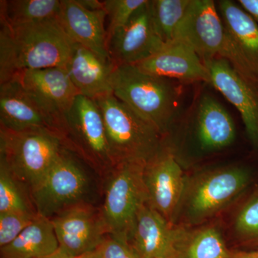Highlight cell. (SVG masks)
Listing matches in <instances>:
<instances>
[{
  "label": "cell",
  "mask_w": 258,
  "mask_h": 258,
  "mask_svg": "<svg viewBox=\"0 0 258 258\" xmlns=\"http://www.w3.org/2000/svg\"><path fill=\"white\" fill-rule=\"evenodd\" d=\"M0 23V83L24 71L67 69L74 42L57 18L15 26Z\"/></svg>",
  "instance_id": "1"
},
{
  "label": "cell",
  "mask_w": 258,
  "mask_h": 258,
  "mask_svg": "<svg viewBox=\"0 0 258 258\" xmlns=\"http://www.w3.org/2000/svg\"><path fill=\"white\" fill-rule=\"evenodd\" d=\"M77 156L63 149L30 198L37 215L51 219L68 209L94 204L96 193H101V181Z\"/></svg>",
  "instance_id": "2"
},
{
  "label": "cell",
  "mask_w": 258,
  "mask_h": 258,
  "mask_svg": "<svg viewBox=\"0 0 258 258\" xmlns=\"http://www.w3.org/2000/svg\"><path fill=\"white\" fill-rule=\"evenodd\" d=\"M113 94L164 137L175 117L178 93L169 79L146 74L134 64L115 66Z\"/></svg>",
  "instance_id": "3"
},
{
  "label": "cell",
  "mask_w": 258,
  "mask_h": 258,
  "mask_svg": "<svg viewBox=\"0 0 258 258\" xmlns=\"http://www.w3.org/2000/svg\"><path fill=\"white\" fill-rule=\"evenodd\" d=\"M249 171L240 166L208 169L186 178L178 217L187 225L210 220L235 202L250 183Z\"/></svg>",
  "instance_id": "4"
},
{
  "label": "cell",
  "mask_w": 258,
  "mask_h": 258,
  "mask_svg": "<svg viewBox=\"0 0 258 258\" xmlns=\"http://www.w3.org/2000/svg\"><path fill=\"white\" fill-rule=\"evenodd\" d=\"M93 101L103 116L115 164L125 161L147 163L164 145V137L159 131L113 93L98 97Z\"/></svg>",
  "instance_id": "5"
},
{
  "label": "cell",
  "mask_w": 258,
  "mask_h": 258,
  "mask_svg": "<svg viewBox=\"0 0 258 258\" xmlns=\"http://www.w3.org/2000/svg\"><path fill=\"white\" fill-rule=\"evenodd\" d=\"M175 39L189 44L203 61L225 59L245 77L258 82V74L234 43L212 0H191Z\"/></svg>",
  "instance_id": "6"
},
{
  "label": "cell",
  "mask_w": 258,
  "mask_h": 258,
  "mask_svg": "<svg viewBox=\"0 0 258 258\" xmlns=\"http://www.w3.org/2000/svg\"><path fill=\"white\" fill-rule=\"evenodd\" d=\"M60 137L64 149L77 156L101 181L116 165L103 116L93 100L82 95L76 97L61 121Z\"/></svg>",
  "instance_id": "7"
},
{
  "label": "cell",
  "mask_w": 258,
  "mask_h": 258,
  "mask_svg": "<svg viewBox=\"0 0 258 258\" xmlns=\"http://www.w3.org/2000/svg\"><path fill=\"white\" fill-rule=\"evenodd\" d=\"M63 149L60 137L47 131L18 132L0 127V163L30 195L47 175Z\"/></svg>",
  "instance_id": "8"
},
{
  "label": "cell",
  "mask_w": 258,
  "mask_h": 258,
  "mask_svg": "<svg viewBox=\"0 0 258 258\" xmlns=\"http://www.w3.org/2000/svg\"><path fill=\"white\" fill-rule=\"evenodd\" d=\"M147 163H119L101 181L100 205L108 234L129 241L137 214L149 198L144 179Z\"/></svg>",
  "instance_id": "9"
},
{
  "label": "cell",
  "mask_w": 258,
  "mask_h": 258,
  "mask_svg": "<svg viewBox=\"0 0 258 258\" xmlns=\"http://www.w3.org/2000/svg\"><path fill=\"white\" fill-rule=\"evenodd\" d=\"M148 204L175 225L186 177L175 154L165 144L144 167Z\"/></svg>",
  "instance_id": "10"
},
{
  "label": "cell",
  "mask_w": 258,
  "mask_h": 258,
  "mask_svg": "<svg viewBox=\"0 0 258 258\" xmlns=\"http://www.w3.org/2000/svg\"><path fill=\"white\" fill-rule=\"evenodd\" d=\"M59 247L75 257L98 248L108 234L100 206L82 204L50 219Z\"/></svg>",
  "instance_id": "11"
},
{
  "label": "cell",
  "mask_w": 258,
  "mask_h": 258,
  "mask_svg": "<svg viewBox=\"0 0 258 258\" xmlns=\"http://www.w3.org/2000/svg\"><path fill=\"white\" fill-rule=\"evenodd\" d=\"M203 62L210 84L240 112L247 137L258 149V82L245 77L225 59L216 57Z\"/></svg>",
  "instance_id": "12"
},
{
  "label": "cell",
  "mask_w": 258,
  "mask_h": 258,
  "mask_svg": "<svg viewBox=\"0 0 258 258\" xmlns=\"http://www.w3.org/2000/svg\"><path fill=\"white\" fill-rule=\"evenodd\" d=\"M164 44L154 29L148 0L128 23L108 37V51L115 66L136 64L155 54Z\"/></svg>",
  "instance_id": "13"
},
{
  "label": "cell",
  "mask_w": 258,
  "mask_h": 258,
  "mask_svg": "<svg viewBox=\"0 0 258 258\" xmlns=\"http://www.w3.org/2000/svg\"><path fill=\"white\" fill-rule=\"evenodd\" d=\"M13 79L18 80L42 109L55 120L60 132L62 118L80 95L67 69L50 68L24 71Z\"/></svg>",
  "instance_id": "14"
},
{
  "label": "cell",
  "mask_w": 258,
  "mask_h": 258,
  "mask_svg": "<svg viewBox=\"0 0 258 258\" xmlns=\"http://www.w3.org/2000/svg\"><path fill=\"white\" fill-rule=\"evenodd\" d=\"M0 127L18 132L47 131L60 138L55 120L15 79L0 83Z\"/></svg>",
  "instance_id": "15"
},
{
  "label": "cell",
  "mask_w": 258,
  "mask_h": 258,
  "mask_svg": "<svg viewBox=\"0 0 258 258\" xmlns=\"http://www.w3.org/2000/svg\"><path fill=\"white\" fill-rule=\"evenodd\" d=\"M134 66L163 79L210 83V74L203 60L189 44L179 39L164 44L155 54Z\"/></svg>",
  "instance_id": "16"
},
{
  "label": "cell",
  "mask_w": 258,
  "mask_h": 258,
  "mask_svg": "<svg viewBox=\"0 0 258 258\" xmlns=\"http://www.w3.org/2000/svg\"><path fill=\"white\" fill-rule=\"evenodd\" d=\"M107 18L104 10H90L79 0H61L57 20L66 35L103 58L111 61L108 51Z\"/></svg>",
  "instance_id": "17"
},
{
  "label": "cell",
  "mask_w": 258,
  "mask_h": 258,
  "mask_svg": "<svg viewBox=\"0 0 258 258\" xmlns=\"http://www.w3.org/2000/svg\"><path fill=\"white\" fill-rule=\"evenodd\" d=\"M175 241L176 225L167 221L149 204L143 205L129 239L139 258L176 257Z\"/></svg>",
  "instance_id": "18"
},
{
  "label": "cell",
  "mask_w": 258,
  "mask_h": 258,
  "mask_svg": "<svg viewBox=\"0 0 258 258\" xmlns=\"http://www.w3.org/2000/svg\"><path fill=\"white\" fill-rule=\"evenodd\" d=\"M115 66L93 51L74 43L67 71L80 95L91 100L113 93L111 76Z\"/></svg>",
  "instance_id": "19"
},
{
  "label": "cell",
  "mask_w": 258,
  "mask_h": 258,
  "mask_svg": "<svg viewBox=\"0 0 258 258\" xmlns=\"http://www.w3.org/2000/svg\"><path fill=\"white\" fill-rule=\"evenodd\" d=\"M196 132L200 149L205 152L221 150L235 141L232 117L215 98L204 96L197 112Z\"/></svg>",
  "instance_id": "20"
},
{
  "label": "cell",
  "mask_w": 258,
  "mask_h": 258,
  "mask_svg": "<svg viewBox=\"0 0 258 258\" xmlns=\"http://www.w3.org/2000/svg\"><path fill=\"white\" fill-rule=\"evenodd\" d=\"M59 248L50 219L37 215L11 243L0 248L1 258H42Z\"/></svg>",
  "instance_id": "21"
},
{
  "label": "cell",
  "mask_w": 258,
  "mask_h": 258,
  "mask_svg": "<svg viewBox=\"0 0 258 258\" xmlns=\"http://www.w3.org/2000/svg\"><path fill=\"white\" fill-rule=\"evenodd\" d=\"M231 252L216 226L191 229L176 225V258H229Z\"/></svg>",
  "instance_id": "22"
},
{
  "label": "cell",
  "mask_w": 258,
  "mask_h": 258,
  "mask_svg": "<svg viewBox=\"0 0 258 258\" xmlns=\"http://www.w3.org/2000/svg\"><path fill=\"white\" fill-rule=\"evenodd\" d=\"M226 30L244 59L258 74V25L242 8L230 0L218 3Z\"/></svg>",
  "instance_id": "23"
},
{
  "label": "cell",
  "mask_w": 258,
  "mask_h": 258,
  "mask_svg": "<svg viewBox=\"0 0 258 258\" xmlns=\"http://www.w3.org/2000/svg\"><path fill=\"white\" fill-rule=\"evenodd\" d=\"M61 0H4L0 1V22L22 25L57 18Z\"/></svg>",
  "instance_id": "24"
},
{
  "label": "cell",
  "mask_w": 258,
  "mask_h": 258,
  "mask_svg": "<svg viewBox=\"0 0 258 258\" xmlns=\"http://www.w3.org/2000/svg\"><path fill=\"white\" fill-rule=\"evenodd\" d=\"M190 3L191 0H149L153 25L164 43L175 40L176 30Z\"/></svg>",
  "instance_id": "25"
},
{
  "label": "cell",
  "mask_w": 258,
  "mask_h": 258,
  "mask_svg": "<svg viewBox=\"0 0 258 258\" xmlns=\"http://www.w3.org/2000/svg\"><path fill=\"white\" fill-rule=\"evenodd\" d=\"M20 212L37 215L30 194L0 163V213Z\"/></svg>",
  "instance_id": "26"
},
{
  "label": "cell",
  "mask_w": 258,
  "mask_h": 258,
  "mask_svg": "<svg viewBox=\"0 0 258 258\" xmlns=\"http://www.w3.org/2000/svg\"><path fill=\"white\" fill-rule=\"evenodd\" d=\"M234 230L239 240L258 247V195H252L236 215Z\"/></svg>",
  "instance_id": "27"
},
{
  "label": "cell",
  "mask_w": 258,
  "mask_h": 258,
  "mask_svg": "<svg viewBox=\"0 0 258 258\" xmlns=\"http://www.w3.org/2000/svg\"><path fill=\"white\" fill-rule=\"evenodd\" d=\"M148 0H104L103 8L108 18L107 40L113 32L124 26L136 12L147 4Z\"/></svg>",
  "instance_id": "28"
},
{
  "label": "cell",
  "mask_w": 258,
  "mask_h": 258,
  "mask_svg": "<svg viewBox=\"0 0 258 258\" xmlns=\"http://www.w3.org/2000/svg\"><path fill=\"white\" fill-rule=\"evenodd\" d=\"M37 215L20 212L0 213V248L14 241Z\"/></svg>",
  "instance_id": "29"
},
{
  "label": "cell",
  "mask_w": 258,
  "mask_h": 258,
  "mask_svg": "<svg viewBox=\"0 0 258 258\" xmlns=\"http://www.w3.org/2000/svg\"><path fill=\"white\" fill-rule=\"evenodd\" d=\"M100 258H139L128 240L108 234L96 249Z\"/></svg>",
  "instance_id": "30"
},
{
  "label": "cell",
  "mask_w": 258,
  "mask_h": 258,
  "mask_svg": "<svg viewBox=\"0 0 258 258\" xmlns=\"http://www.w3.org/2000/svg\"><path fill=\"white\" fill-rule=\"evenodd\" d=\"M242 9L258 23V0H239Z\"/></svg>",
  "instance_id": "31"
},
{
  "label": "cell",
  "mask_w": 258,
  "mask_h": 258,
  "mask_svg": "<svg viewBox=\"0 0 258 258\" xmlns=\"http://www.w3.org/2000/svg\"><path fill=\"white\" fill-rule=\"evenodd\" d=\"M80 4L83 5L86 9L90 10H104L103 1L98 0H79Z\"/></svg>",
  "instance_id": "32"
},
{
  "label": "cell",
  "mask_w": 258,
  "mask_h": 258,
  "mask_svg": "<svg viewBox=\"0 0 258 258\" xmlns=\"http://www.w3.org/2000/svg\"><path fill=\"white\" fill-rule=\"evenodd\" d=\"M229 258H258V249L250 251H232Z\"/></svg>",
  "instance_id": "33"
},
{
  "label": "cell",
  "mask_w": 258,
  "mask_h": 258,
  "mask_svg": "<svg viewBox=\"0 0 258 258\" xmlns=\"http://www.w3.org/2000/svg\"><path fill=\"white\" fill-rule=\"evenodd\" d=\"M42 258H76L74 256L71 255L69 252H66L63 249L59 247V248L55 252H52V254H49V255L45 256V257Z\"/></svg>",
  "instance_id": "34"
},
{
  "label": "cell",
  "mask_w": 258,
  "mask_h": 258,
  "mask_svg": "<svg viewBox=\"0 0 258 258\" xmlns=\"http://www.w3.org/2000/svg\"><path fill=\"white\" fill-rule=\"evenodd\" d=\"M76 258H100V257L98 252H97L96 249H95V250L91 251V252L81 254V255Z\"/></svg>",
  "instance_id": "35"
},
{
  "label": "cell",
  "mask_w": 258,
  "mask_h": 258,
  "mask_svg": "<svg viewBox=\"0 0 258 258\" xmlns=\"http://www.w3.org/2000/svg\"><path fill=\"white\" fill-rule=\"evenodd\" d=\"M258 195V186L257 189H256L255 191H254L253 195Z\"/></svg>",
  "instance_id": "36"
},
{
  "label": "cell",
  "mask_w": 258,
  "mask_h": 258,
  "mask_svg": "<svg viewBox=\"0 0 258 258\" xmlns=\"http://www.w3.org/2000/svg\"><path fill=\"white\" fill-rule=\"evenodd\" d=\"M169 258H176V257H169Z\"/></svg>",
  "instance_id": "37"
}]
</instances>
